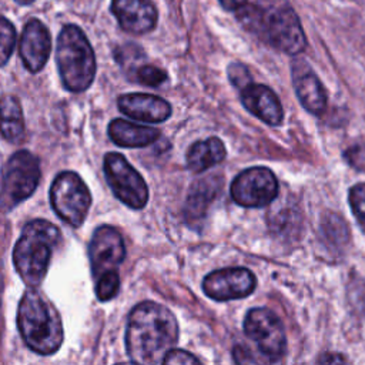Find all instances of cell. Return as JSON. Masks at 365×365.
Wrapping results in <instances>:
<instances>
[{
	"label": "cell",
	"instance_id": "32",
	"mask_svg": "<svg viewBox=\"0 0 365 365\" xmlns=\"http://www.w3.org/2000/svg\"><path fill=\"white\" fill-rule=\"evenodd\" d=\"M17 4H21V6H27V4H31L34 0H14Z\"/></svg>",
	"mask_w": 365,
	"mask_h": 365
},
{
	"label": "cell",
	"instance_id": "12",
	"mask_svg": "<svg viewBox=\"0 0 365 365\" xmlns=\"http://www.w3.org/2000/svg\"><path fill=\"white\" fill-rule=\"evenodd\" d=\"M125 245L121 234L111 225L98 227L88 245V258L93 278L97 279L103 274L117 271L124 261Z\"/></svg>",
	"mask_w": 365,
	"mask_h": 365
},
{
	"label": "cell",
	"instance_id": "23",
	"mask_svg": "<svg viewBox=\"0 0 365 365\" xmlns=\"http://www.w3.org/2000/svg\"><path fill=\"white\" fill-rule=\"evenodd\" d=\"M167 77V73L157 66L143 64L134 68V80L147 87H158L165 83Z\"/></svg>",
	"mask_w": 365,
	"mask_h": 365
},
{
	"label": "cell",
	"instance_id": "18",
	"mask_svg": "<svg viewBox=\"0 0 365 365\" xmlns=\"http://www.w3.org/2000/svg\"><path fill=\"white\" fill-rule=\"evenodd\" d=\"M224 187V178L217 174L197 180L188 190L184 215L190 224L198 225L207 215L210 205L215 201Z\"/></svg>",
	"mask_w": 365,
	"mask_h": 365
},
{
	"label": "cell",
	"instance_id": "30",
	"mask_svg": "<svg viewBox=\"0 0 365 365\" xmlns=\"http://www.w3.org/2000/svg\"><path fill=\"white\" fill-rule=\"evenodd\" d=\"M319 364H345L346 358L341 354H335V352H325L318 358Z\"/></svg>",
	"mask_w": 365,
	"mask_h": 365
},
{
	"label": "cell",
	"instance_id": "14",
	"mask_svg": "<svg viewBox=\"0 0 365 365\" xmlns=\"http://www.w3.org/2000/svg\"><path fill=\"white\" fill-rule=\"evenodd\" d=\"M51 37L48 29L37 19H30L21 33L19 43V54L24 67L30 73L40 71L50 56Z\"/></svg>",
	"mask_w": 365,
	"mask_h": 365
},
{
	"label": "cell",
	"instance_id": "13",
	"mask_svg": "<svg viewBox=\"0 0 365 365\" xmlns=\"http://www.w3.org/2000/svg\"><path fill=\"white\" fill-rule=\"evenodd\" d=\"M291 73L294 90L302 107L311 114L321 115L327 108L328 97L319 77L302 58L292 61Z\"/></svg>",
	"mask_w": 365,
	"mask_h": 365
},
{
	"label": "cell",
	"instance_id": "4",
	"mask_svg": "<svg viewBox=\"0 0 365 365\" xmlns=\"http://www.w3.org/2000/svg\"><path fill=\"white\" fill-rule=\"evenodd\" d=\"M56 61L63 86L71 93L86 91L96 76L93 47L78 26L67 24L57 38Z\"/></svg>",
	"mask_w": 365,
	"mask_h": 365
},
{
	"label": "cell",
	"instance_id": "24",
	"mask_svg": "<svg viewBox=\"0 0 365 365\" xmlns=\"http://www.w3.org/2000/svg\"><path fill=\"white\" fill-rule=\"evenodd\" d=\"M120 289V277L117 271L103 274L96 279V295L100 301H108L115 297Z\"/></svg>",
	"mask_w": 365,
	"mask_h": 365
},
{
	"label": "cell",
	"instance_id": "2",
	"mask_svg": "<svg viewBox=\"0 0 365 365\" xmlns=\"http://www.w3.org/2000/svg\"><path fill=\"white\" fill-rule=\"evenodd\" d=\"M17 327L26 345L36 354L51 355L63 344L64 332L60 314L33 287L23 294L19 302Z\"/></svg>",
	"mask_w": 365,
	"mask_h": 365
},
{
	"label": "cell",
	"instance_id": "29",
	"mask_svg": "<svg viewBox=\"0 0 365 365\" xmlns=\"http://www.w3.org/2000/svg\"><path fill=\"white\" fill-rule=\"evenodd\" d=\"M232 356H234V361L237 364H255V362H259L257 358L252 356V352L247 346H242V345L234 346Z\"/></svg>",
	"mask_w": 365,
	"mask_h": 365
},
{
	"label": "cell",
	"instance_id": "28",
	"mask_svg": "<svg viewBox=\"0 0 365 365\" xmlns=\"http://www.w3.org/2000/svg\"><path fill=\"white\" fill-rule=\"evenodd\" d=\"M163 364L165 365H171V364H175V365H191V364H200V359L197 356H194L192 354L187 352V351H182V349H171Z\"/></svg>",
	"mask_w": 365,
	"mask_h": 365
},
{
	"label": "cell",
	"instance_id": "27",
	"mask_svg": "<svg viewBox=\"0 0 365 365\" xmlns=\"http://www.w3.org/2000/svg\"><path fill=\"white\" fill-rule=\"evenodd\" d=\"M344 157L351 167L365 171V144H355L349 147L344 153Z\"/></svg>",
	"mask_w": 365,
	"mask_h": 365
},
{
	"label": "cell",
	"instance_id": "8",
	"mask_svg": "<svg viewBox=\"0 0 365 365\" xmlns=\"http://www.w3.org/2000/svg\"><path fill=\"white\" fill-rule=\"evenodd\" d=\"M103 167L113 194L133 210L144 208L148 201V187L125 157L118 153H107Z\"/></svg>",
	"mask_w": 365,
	"mask_h": 365
},
{
	"label": "cell",
	"instance_id": "5",
	"mask_svg": "<svg viewBox=\"0 0 365 365\" xmlns=\"http://www.w3.org/2000/svg\"><path fill=\"white\" fill-rule=\"evenodd\" d=\"M261 17L255 36L274 48L297 56L307 47V37L298 14L287 0H257Z\"/></svg>",
	"mask_w": 365,
	"mask_h": 365
},
{
	"label": "cell",
	"instance_id": "7",
	"mask_svg": "<svg viewBox=\"0 0 365 365\" xmlns=\"http://www.w3.org/2000/svg\"><path fill=\"white\" fill-rule=\"evenodd\" d=\"M54 212L68 225L78 228L84 222L91 205V194L86 182L73 171L60 173L50 188Z\"/></svg>",
	"mask_w": 365,
	"mask_h": 365
},
{
	"label": "cell",
	"instance_id": "22",
	"mask_svg": "<svg viewBox=\"0 0 365 365\" xmlns=\"http://www.w3.org/2000/svg\"><path fill=\"white\" fill-rule=\"evenodd\" d=\"M16 29L10 20L0 17V67L4 66L16 46Z\"/></svg>",
	"mask_w": 365,
	"mask_h": 365
},
{
	"label": "cell",
	"instance_id": "3",
	"mask_svg": "<svg viewBox=\"0 0 365 365\" xmlns=\"http://www.w3.org/2000/svg\"><path fill=\"white\" fill-rule=\"evenodd\" d=\"M58 241V228L47 220L37 218L24 225L14 245L13 262L26 285L36 288L41 284Z\"/></svg>",
	"mask_w": 365,
	"mask_h": 365
},
{
	"label": "cell",
	"instance_id": "9",
	"mask_svg": "<svg viewBox=\"0 0 365 365\" xmlns=\"http://www.w3.org/2000/svg\"><path fill=\"white\" fill-rule=\"evenodd\" d=\"M244 334L254 341L267 362L279 361L287 351V335L281 319L268 308H252L244 318Z\"/></svg>",
	"mask_w": 365,
	"mask_h": 365
},
{
	"label": "cell",
	"instance_id": "16",
	"mask_svg": "<svg viewBox=\"0 0 365 365\" xmlns=\"http://www.w3.org/2000/svg\"><path fill=\"white\" fill-rule=\"evenodd\" d=\"M242 106L268 125H279L284 120V110L278 96L264 84L250 83L240 90Z\"/></svg>",
	"mask_w": 365,
	"mask_h": 365
},
{
	"label": "cell",
	"instance_id": "1",
	"mask_svg": "<svg viewBox=\"0 0 365 365\" xmlns=\"http://www.w3.org/2000/svg\"><path fill=\"white\" fill-rule=\"evenodd\" d=\"M178 341V324L164 305L144 301L133 308L125 328V349L135 364H163Z\"/></svg>",
	"mask_w": 365,
	"mask_h": 365
},
{
	"label": "cell",
	"instance_id": "11",
	"mask_svg": "<svg viewBox=\"0 0 365 365\" xmlns=\"http://www.w3.org/2000/svg\"><path fill=\"white\" fill-rule=\"evenodd\" d=\"M255 285V275L244 267L221 268L210 272L202 279V291L215 301L245 298L254 292Z\"/></svg>",
	"mask_w": 365,
	"mask_h": 365
},
{
	"label": "cell",
	"instance_id": "31",
	"mask_svg": "<svg viewBox=\"0 0 365 365\" xmlns=\"http://www.w3.org/2000/svg\"><path fill=\"white\" fill-rule=\"evenodd\" d=\"M220 4L230 11H237L238 9H241L244 4L248 3V0H218Z\"/></svg>",
	"mask_w": 365,
	"mask_h": 365
},
{
	"label": "cell",
	"instance_id": "20",
	"mask_svg": "<svg viewBox=\"0 0 365 365\" xmlns=\"http://www.w3.org/2000/svg\"><path fill=\"white\" fill-rule=\"evenodd\" d=\"M227 155L225 145L218 137H210L202 141L194 143L185 155L187 167L194 173H202L221 161Z\"/></svg>",
	"mask_w": 365,
	"mask_h": 365
},
{
	"label": "cell",
	"instance_id": "21",
	"mask_svg": "<svg viewBox=\"0 0 365 365\" xmlns=\"http://www.w3.org/2000/svg\"><path fill=\"white\" fill-rule=\"evenodd\" d=\"M0 134L9 143H17L24 135L21 104L14 96L0 98Z\"/></svg>",
	"mask_w": 365,
	"mask_h": 365
},
{
	"label": "cell",
	"instance_id": "19",
	"mask_svg": "<svg viewBox=\"0 0 365 365\" xmlns=\"http://www.w3.org/2000/svg\"><path fill=\"white\" fill-rule=\"evenodd\" d=\"M108 135L111 141L120 147L137 148L157 141L160 137V130L115 118L108 124Z\"/></svg>",
	"mask_w": 365,
	"mask_h": 365
},
{
	"label": "cell",
	"instance_id": "15",
	"mask_svg": "<svg viewBox=\"0 0 365 365\" xmlns=\"http://www.w3.org/2000/svg\"><path fill=\"white\" fill-rule=\"evenodd\" d=\"M111 13L120 27L131 34L151 31L158 20V10L153 0H111Z\"/></svg>",
	"mask_w": 365,
	"mask_h": 365
},
{
	"label": "cell",
	"instance_id": "10",
	"mask_svg": "<svg viewBox=\"0 0 365 365\" xmlns=\"http://www.w3.org/2000/svg\"><path fill=\"white\" fill-rule=\"evenodd\" d=\"M278 180L267 167H251L241 171L231 182V198L241 207L261 208L278 195Z\"/></svg>",
	"mask_w": 365,
	"mask_h": 365
},
{
	"label": "cell",
	"instance_id": "17",
	"mask_svg": "<svg viewBox=\"0 0 365 365\" xmlns=\"http://www.w3.org/2000/svg\"><path fill=\"white\" fill-rule=\"evenodd\" d=\"M117 106L118 110L127 117L144 123H161L171 115L170 103L154 94H123L117 98Z\"/></svg>",
	"mask_w": 365,
	"mask_h": 365
},
{
	"label": "cell",
	"instance_id": "25",
	"mask_svg": "<svg viewBox=\"0 0 365 365\" xmlns=\"http://www.w3.org/2000/svg\"><path fill=\"white\" fill-rule=\"evenodd\" d=\"M348 202L356 220L365 225V182L355 184L349 188Z\"/></svg>",
	"mask_w": 365,
	"mask_h": 365
},
{
	"label": "cell",
	"instance_id": "26",
	"mask_svg": "<svg viewBox=\"0 0 365 365\" xmlns=\"http://www.w3.org/2000/svg\"><path fill=\"white\" fill-rule=\"evenodd\" d=\"M228 78L234 87L242 90L245 86L252 83L248 68L241 63H232L228 66Z\"/></svg>",
	"mask_w": 365,
	"mask_h": 365
},
{
	"label": "cell",
	"instance_id": "6",
	"mask_svg": "<svg viewBox=\"0 0 365 365\" xmlns=\"http://www.w3.org/2000/svg\"><path fill=\"white\" fill-rule=\"evenodd\" d=\"M40 175V161L34 154L27 150L14 153L3 170L0 188L1 208L9 211L29 198L37 188Z\"/></svg>",
	"mask_w": 365,
	"mask_h": 365
}]
</instances>
